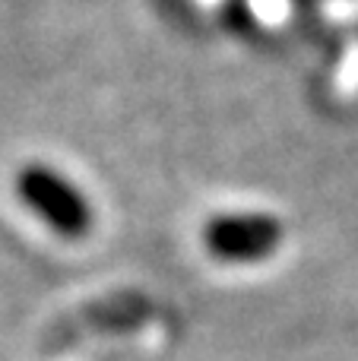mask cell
I'll use <instances>...</instances> for the list:
<instances>
[{
  "label": "cell",
  "mask_w": 358,
  "mask_h": 361,
  "mask_svg": "<svg viewBox=\"0 0 358 361\" xmlns=\"http://www.w3.org/2000/svg\"><path fill=\"white\" fill-rule=\"evenodd\" d=\"M203 244L213 257L228 263L264 260L283 244V225L264 212H228L203 228Z\"/></svg>",
  "instance_id": "cell-2"
},
{
  "label": "cell",
  "mask_w": 358,
  "mask_h": 361,
  "mask_svg": "<svg viewBox=\"0 0 358 361\" xmlns=\"http://www.w3.org/2000/svg\"><path fill=\"white\" fill-rule=\"evenodd\" d=\"M16 193L57 235L82 238L92 228V203L86 193L48 165H25L16 175Z\"/></svg>",
  "instance_id": "cell-1"
}]
</instances>
